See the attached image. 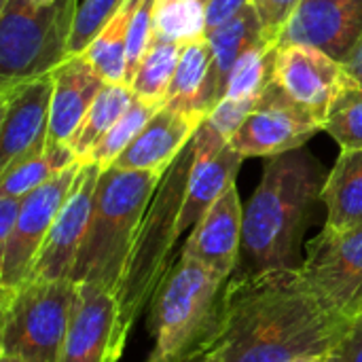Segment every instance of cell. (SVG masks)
I'll return each instance as SVG.
<instances>
[{
  "instance_id": "obj_10",
  "label": "cell",
  "mask_w": 362,
  "mask_h": 362,
  "mask_svg": "<svg viewBox=\"0 0 362 362\" xmlns=\"http://www.w3.org/2000/svg\"><path fill=\"white\" fill-rule=\"evenodd\" d=\"M129 329L115 293L74 282L70 325L57 362H119Z\"/></svg>"
},
{
  "instance_id": "obj_36",
  "label": "cell",
  "mask_w": 362,
  "mask_h": 362,
  "mask_svg": "<svg viewBox=\"0 0 362 362\" xmlns=\"http://www.w3.org/2000/svg\"><path fill=\"white\" fill-rule=\"evenodd\" d=\"M21 202H23V197L0 195V246L8 242V238L17 225Z\"/></svg>"
},
{
  "instance_id": "obj_22",
  "label": "cell",
  "mask_w": 362,
  "mask_h": 362,
  "mask_svg": "<svg viewBox=\"0 0 362 362\" xmlns=\"http://www.w3.org/2000/svg\"><path fill=\"white\" fill-rule=\"evenodd\" d=\"M322 204L329 229H354L362 225V148L341 151L327 176Z\"/></svg>"
},
{
  "instance_id": "obj_28",
  "label": "cell",
  "mask_w": 362,
  "mask_h": 362,
  "mask_svg": "<svg viewBox=\"0 0 362 362\" xmlns=\"http://www.w3.org/2000/svg\"><path fill=\"white\" fill-rule=\"evenodd\" d=\"M278 45L267 40L250 49L231 70L223 98H261L274 81Z\"/></svg>"
},
{
  "instance_id": "obj_3",
  "label": "cell",
  "mask_w": 362,
  "mask_h": 362,
  "mask_svg": "<svg viewBox=\"0 0 362 362\" xmlns=\"http://www.w3.org/2000/svg\"><path fill=\"white\" fill-rule=\"evenodd\" d=\"M157 172L102 170L72 280L119 295L138 229L161 182Z\"/></svg>"
},
{
  "instance_id": "obj_15",
  "label": "cell",
  "mask_w": 362,
  "mask_h": 362,
  "mask_svg": "<svg viewBox=\"0 0 362 362\" xmlns=\"http://www.w3.org/2000/svg\"><path fill=\"white\" fill-rule=\"evenodd\" d=\"M361 40L362 0H301L280 32L278 47H316L344 64Z\"/></svg>"
},
{
  "instance_id": "obj_43",
  "label": "cell",
  "mask_w": 362,
  "mask_h": 362,
  "mask_svg": "<svg viewBox=\"0 0 362 362\" xmlns=\"http://www.w3.org/2000/svg\"><path fill=\"white\" fill-rule=\"evenodd\" d=\"M40 2H49V0H40Z\"/></svg>"
},
{
  "instance_id": "obj_33",
  "label": "cell",
  "mask_w": 362,
  "mask_h": 362,
  "mask_svg": "<svg viewBox=\"0 0 362 362\" xmlns=\"http://www.w3.org/2000/svg\"><path fill=\"white\" fill-rule=\"evenodd\" d=\"M301 0H257V11L261 15L263 32L269 40L278 45V36L297 11Z\"/></svg>"
},
{
  "instance_id": "obj_9",
  "label": "cell",
  "mask_w": 362,
  "mask_h": 362,
  "mask_svg": "<svg viewBox=\"0 0 362 362\" xmlns=\"http://www.w3.org/2000/svg\"><path fill=\"white\" fill-rule=\"evenodd\" d=\"M81 168L83 161L72 163L23 197L17 225L8 242L0 246V291H13L28 280L55 218L74 189Z\"/></svg>"
},
{
  "instance_id": "obj_24",
  "label": "cell",
  "mask_w": 362,
  "mask_h": 362,
  "mask_svg": "<svg viewBox=\"0 0 362 362\" xmlns=\"http://www.w3.org/2000/svg\"><path fill=\"white\" fill-rule=\"evenodd\" d=\"M142 0H125L110 23L85 49V57L106 83H125L127 68V36L132 17Z\"/></svg>"
},
{
  "instance_id": "obj_42",
  "label": "cell",
  "mask_w": 362,
  "mask_h": 362,
  "mask_svg": "<svg viewBox=\"0 0 362 362\" xmlns=\"http://www.w3.org/2000/svg\"><path fill=\"white\" fill-rule=\"evenodd\" d=\"M202 2H204V4H208V2H210V0H202Z\"/></svg>"
},
{
  "instance_id": "obj_30",
  "label": "cell",
  "mask_w": 362,
  "mask_h": 362,
  "mask_svg": "<svg viewBox=\"0 0 362 362\" xmlns=\"http://www.w3.org/2000/svg\"><path fill=\"white\" fill-rule=\"evenodd\" d=\"M322 132H327L341 151L362 148V83L348 74Z\"/></svg>"
},
{
  "instance_id": "obj_29",
  "label": "cell",
  "mask_w": 362,
  "mask_h": 362,
  "mask_svg": "<svg viewBox=\"0 0 362 362\" xmlns=\"http://www.w3.org/2000/svg\"><path fill=\"white\" fill-rule=\"evenodd\" d=\"M155 36L187 45L206 36V4L202 0H157Z\"/></svg>"
},
{
  "instance_id": "obj_19",
  "label": "cell",
  "mask_w": 362,
  "mask_h": 362,
  "mask_svg": "<svg viewBox=\"0 0 362 362\" xmlns=\"http://www.w3.org/2000/svg\"><path fill=\"white\" fill-rule=\"evenodd\" d=\"M242 161L244 157L231 146V142L212 153L195 151L187 197L180 212V235L189 233L197 225V221L235 185Z\"/></svg>"
},
{
  "instance_id": "obj_18",
  "label": "cell",
  "mask_w": 362,
  "mask_h": 362,
  "mask_svg": "<svg viewBox=\"0 0 362 362\" xmlns=\"http://www.w3.org/2000/svg\"><path fill=\"white\" fill-rule=\"evenodd\" d=\"M53 83L49 142L68 144L106 81L98 74L85 53H78L53 68Z\"/></svg>"
},
{
  "instance_id": "obj_7",
  "label": "cell",
  "mask_w": 362,
  "mask_h": 362,
  "mask_svg": "<svg viewBox=\"0 0 362 362\" xmlns=\"http://www.w3.org/2000/svg\"><path fill=\"white\" fill-rule=\"evenodd\" d=\"M74 303V280H25L0 291V356L57 362Z\"/></svg>"
},
{
  "instance_id": "obj_35",
  "label": "cell",
  "mask_w": 362,
  "mask_h": 362,
  "mask_svg": "<svg viewBox=\"0 0 362 362\" xmlns=\"http://www.w3.org/2000/svg\"><path fill=\"white\" fill-rule=\"evenodd\" d=\"M252 0H210L206 4V36L233 19Z\"/></svg>"
},
{
  "instance_id": "obj_4",
  "label": "cell",
  "mask_w": 362,
  "mask_h": 362,
  "mask_svg": "<svg viewBox=\"0 0 362 362\" xmlns=\"http://www.w3.org/2000/svg\"><path fill=\"white\" fill-rule=\"evenodd\" d=\"M193 157L195 151L191 140L165 170L138 229V238L117 295L129 331L176 263L174 248L180 238V212L187 197Z\"/></svg>"
},
{
  "instance_id": "obj_20",
  "label": "cell",
  "mask_w": 362,
  "mask_h": 362,
  "mask_svg": "<svg viewBox=\"0 0 362 362\" xmlns=\"http://www.w3.org/2000/svg\"><path fill=\"white\" fill-rule=\"evenodd\" d=\"M212 64L214 59L208 36L182 45L165 106L185 115H199L206 119L208 112L218 104Z\"/></svg>"
},
{
  "instance_id": "obj_14",
  "label": "cell",
  "mask_w": 362,
  "mask_h": 362,
  "mask_svg": "<svg viewBox=\"0 0 362 362\" xmlns=\"http://www.w3.org/2000/svg\"><path fill=\"white\" fill-rule=\"evenodd\" d=\"M102 168L83 163L74 189L55 218L28 280H72L74 265L89 227Z\"/></svg>"
},
{
  "instance_id": "obj_11",
  "label": "cell",
  "mask_w": 362,
  "mask_h": 362,
  "mask_svg": "<svg viewBox=\"0 0 362 362\" xmlns=\"http://www.w3.org/2000/svg\"><path fill=\"white\" fill-rule=\"evenodd\" d=\"M53 87V70L0 85V172L47 148Z\"/></svg>"
},
{
  "instance_id": "obj_13",
  "label": "cell",
  "mask_w": 362,
  "mask_h": 362,
  "mask_svg": "<svg viewBox=\"0 0 362 362\" xmlns=\"http://www.w3.org/2000/svg\"><path fill=\"white\" fill-rule=\"evenodd\" d=\"M322 125L295 102H291L274 83L265 89L255 110L231 138V146L244 157H276L301 148L320 132Z\"/></svg>"
},
{
  "instance_id": "obj_21",
  "label": "cell",
  "mask_w": 362,
  "mask_h": 362,
  "mask_svg": "<svg viewBox=\"0 0 362 362\" xmlns=\"http://www.w3.org/2000/svg\"><path fill=\"white\" fill-rule=\"evenodd\" d=\"M269 38L263 32L261 15L255 6V2L246 4L233 19L216 28L208 34V42L212 49V72H214V87L218 102L225 95L227 78L233 70V66L255 47L267 42ZM274 42V40H272Z\"/></svg>"
},
{
  "instance_id": "obj_38",
  "label": "cell",
  "mask_w": 362,
  "mask_h": 362,
  "mask_svg": "<svg viewBox=\"0 0 362 362\" xmlns=\"http://www.w3.org/2000/svg\"><path fill=\"white\" fill-rule=\"evenodd\" d=\"M344 68H346V72H348L354 81L362 83V40L358 42V47L352 51V55L344 62Z\"/></svg>"
},
{
  "instance_id": "obj_40",
  "label": "cell",
  "mask_w": 362,
  "mask_h": 362,
  "mask_svg": "<svg viewBox=\"0 0 362 362\" xmlns=\"http://www.w3.org/2000/svg\"><path fill=\"white\" fill-rule=\"evenodd\" d=\"M301 362H327V358H310V361H301Z\"/></svg>"
},
{
  "instance_id": "obj_1",
  "label": "cell",
  "mask_w": 362,
  "mask_h": 362,
  "mask_svg": "<svg viewBox=\"0 0 362 362\" xmlns=\"http://www.w3.org/2000/svg\"><path fill=\"white\" fill-rule=\"evenodd\" d=\"M348 320L331 310L299 269L235 272L210 341L223 362L327 358Z\"/></svg>"
},
{
  "instance_id": "obj_16",
  "label": "cell",
  "mask_w": 362,
  "mask_h": 362,
  "mask_svg": "<svg viewBox=\"0 0 362 362\" xmlns=\"http://www.w3.org/2000/svg\"><path fill=\"white\" fill-rule=\"evenodd\" d=\"M244 208L233 185L189 231L180 257L231 278L242 259Z\"/></svg>"
},
{
  "instance_id": "obj_26",
  "label": "cell",
  "mask_w": 362,
  "mask_h": 362,
  "mask_svg": "<svg viewBox=\"0 0 362 362\" xmlns=\"http://www.w3.org/2000/svg\"><path fill=\"white\" fill-rule=\"evenodd\" d=\"M180 51H182L180 42L161 40L153 36V42L146 49L144 57L140 59L136 74L129 83L134 93L146 102H155L163 106L178 68Z\"/></svg>"
},
{
  "instance_id": "obj_12",
  "label": "cell",
  "mask_w": 362,
  "mask_h": 362,
  "mask_svg": "<svg viewBox=\"0 0 362 362\" xmlns=\"http://www.w3.org/2000/svg\"><path fill=\"white\" fill-rule=\"evenodd\" d=\"M348 81L341 62L308 45H282L276 53L274 85L322 127Z\"/></svg>"
},
{
  "instance_id": "obj_27",
  "label": "cell",
  "mask_w": 362,
  "mask_h": 362,
  "mask_svg": "<svg viewBox=\"0 0 362 362\" xmlns=\"http://www.w3.org/2000/svg\"><path fill=\"white\" fill-rule=\"evenodd\" d=\"M161 108V104L146 102L136 95L134 104L127 108V112L100 138V142L91 148L85 163H95L102 170H108L117 157L134 142V138L144 129V125L153 119V115Z\"/></svg>"
},
{
  "instance_id": "obj_17",
  "label": "cell",
  "mask_w": 362,
  "mask_h": 362,
  "mask_svg": "<svg viewBox=\"0 0 362 362\" xmlns=\"http://www.w3.org/2000/svg\"><path fill=\"white\" fill-rule=\"evenodd\" d=\"M202 123L204 117L185 115L163 104L110 168L165 174L172 161L195 138Z\"/></svg>"
},
{
  "instance_id": "obj_44",
  "label": "cell",
  "mask_w": 362,
  "mask_h": 362,
  "mask_svg": "<svg viewBox=\"0 0 362 362\" xmlns=\"http://www.w3.org/2000/svg\"><path fill=\"white\" fill-rule=\"evenodd\" d=\"M252 2H255V4H257V0H252Z\"/></svg>"
},
{
  "instance_id": "obj_39",
  "label": "cell",
  "mask_w": 362,
  "mask_h": 362,
  "mask_svg": "<svg viewBox=\"0 0 362 362\" xmlns=\"http://www.w3.org/2000/svg\"><path fill=\"white\" fill-rule=\"evenodd\" d=\"M0 362H25V361H19V358H13V356H0Z\"/></svg>"
},
{
  "instance_id": "obj_32",
  "label": "cell",
  "mask_w": 362,
  "mask_h": 362,
  "mask_svg": "<svg viewBox=\"0 0 362 362\" xmlns=\"http://www.w3.org/2000/svg\"><path fill=\"white\" fill-rule=\"evenodd\" d=\"M155 4L157 0H142L132 17L129 36H127V68H125V83L129 85L140 59L144 57L146 49L155 36Z\"/></svg>"
},
{
  "instance_id": "obj_25",
  "label": "cell",
  "mask_w": 362,
  "mask_h": 362,
  "mask_svg": "<svg viewBox=\"0 0 362 362\" xmlns=\"http://www.w3.org/2000/svg\"><path fill=\"white\" fill-rule=\"evenodd\" d=\"M76 161L78 159L68 144L47 142V148L42 153L13 165L6 172H0V195L25 197Z\"/></svg>"
},
{
  "instance_id": "obj_31",
  "label": "cell",
  "mask_w": 362,
  "mask_h": 362,
  "mask_svg": "<svg viewBox=\"0 0 362 362\" xmlns=\"http://www.w3.org/2000/svg\"><path fill=\"white\" fill-rule=\"evenodd\" d=\"M125 0H83L78 4L74 28L70 36V55L85 53V49L98 38V34L110 23Z\"/></svg>"
},
{
  "instance_id": "obj_41",
  "label": "cell",
  "mask_w": 362,
  "mask_h": 362,
  "mask_svg": "<svg viewBox=\"0 0 362 362\" xmlns=\"http://www.w3.org/2000/svg\"><path fill=\"white\" fill-rule=\"evenodd\" d=\"M146 362H165V361H159V358H153V356H148V361Z\"/></svg>"
},
{
  "instance_id": "obj_6",
  "label": "cell",
  "mask_w": 362,
  "mask_h": 362,
  "mask_svg": "<svg viewBox=\"0 0 362 362\" xmlns=\"http://www.w3.org/2000/svg\"><path fill=\"white\" fill-rule=\"evenodd\" d=\"M78 0L0 2V85L40 76L70 57Z\"/></svg>"
},
{
  "instance_id": "obj_8",
  "label": "cell",
  "mask_w": 362,
  "mask_h": 362,
  "mask_svg": "<svg viewBox=\"0 0 362 362\" xmlns=\"http://www.w3.org/2000/svg\"><path fill=\"white\" fill-rule=\"evenodd\" d=\"M301 272L316 295L348 322L362 314V225L325 227L305 248Z\"/></svg>"
},
{
  "instance_id": "obj_37",
  "label": "cell",
  "mask_w": 362,
  "mask_h": 362,
  "mask_svg": "<svg viewBox=\"0 0 362 362\" xmlns=\"http://www.w3.org/2000/svg\"><path fill=\"white\" fill-rule=\"evenodd\" d=\"M172 362H223L221 354L216 352L214 344L210 341V337L206 341H202L199 346L191 348L189 352H185L182 356H178L176 361Z\"/></svg>"
},
{
  "instance_id": "obj_23",
  "label": "cell",
  "mask_w": 362,
  "mask_h": 362,
  "mask_svg": "<svg viewBox=\"0 0 362 362\" xmlns=\"http://www.w3.org/2000/svg\"><path fill=\"white\" fill-rule=\"evenodd\" d=\"M136 93L127 83H106L104 89L98 93L95 102L91 104L89 112L85 115L83 123L78 125L76 134L68 142L74 151L76 159L85 163L91 148L100 142V138L127 112L134 104Z\"/></svg>"
},
{
  "instance_id": "obj_5",
  "label": "cell",
  "mask_w": 362,
  "mask_h": 362,
  "mask_svg": "<svg viewBox=\"0 0 362 362\" xmlns=\"http://www.w3.org/2000/svg\"><path fill=\"white\" fill-rule=\"evenodd\" d=\"M229 278L178 257L148 303L153 358L172 362L216 331Z\"/></svg>"
},
{
  "instance_id": "obj_34",
  "label": "cell",
  "mask_w": 362,
  "mask_h": 362,
  "mask_svg": "<svg viewBox=\"0 0 362 362\" xmlns=\"http://www.w3.org/2000/svg\"><path fill=\"white\" fill-rule=\"evenodd\" d=\"M327 362H362V314L346 325Z\"/></svg>"
},
{
  "instance_id": "obj_2",
  "label": "cell",
  "mask_w": 362,
  "mask_h": 362,
  "mask_svg": "<svg viewBox=\"0 0 362 362\" xmlns=\"http://www.w3.org/2000/svg\"><path fill=\"white\" fill-rule=\"evenodd\" d=\"M327 176L325 165L305 146L265 159L261 182L244 208L240 272L303 265V235L322 202Z\"/></svg>"
}]
</instances>
